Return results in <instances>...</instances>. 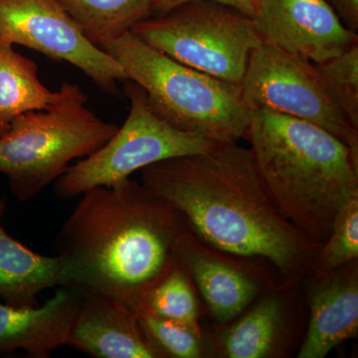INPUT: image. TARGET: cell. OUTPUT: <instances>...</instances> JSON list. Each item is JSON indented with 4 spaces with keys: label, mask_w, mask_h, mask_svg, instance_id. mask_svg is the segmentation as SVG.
<instances>
[{
    "label": "cell",
    "mask_w": 358,
    "mask_h": 358,
    "mask_svg": "<svg viewBox=\"0 0 358 358\" xmlns=\"http://www.w3.org/2000/svg\"><path fill=\"white\" fill-rule=\"evenodd\" d=\"M143 185L182 215L213 248L271 266L287 289L310 274L322 245L282 215L264 185L250 148L220 143L201 154L141 169Z\"/></svg>",
    "instance_id": "6da1fadb"
},
{
    "label": "cell",
    "mask_w": 358,
    "mask_h": 358,
    "mask_svg": "<svg viewBox=\"0 0 358 358\" xmlns=\"http://www.w3.org/2000/svg\"><path fill=\"white\" fill-rule=\"evenodd\" d=\"M82 195L56 241L66 286L109 296L138 315L150 289L176 265L185 219L131 178Z\"/></svg>",
    "instance_id": "7a4b0ae2"
},
{
    "label": "cell",
    "mask_w": 358,
    "mask_h": 358,
    "mask_svg": "<svg viewBox=\"0 0 358 358\" xmlns=\"http://www.w3.org/2000/svg\"><path fill=\"white\" fill-rule=\"evenodd\" d=\"M244 138L278 210L322 246L358 196V155L317 124L265 109L251 110Z\"/></svg>",
    "instance_id": "3957f363"
},
{
    "label": "cell",
    "mask_w": 358,
    "mask_h": 358,
    "mask_svg": "<svg viewBox=\"0 0 358 358\" xmlns=\"http://www.w3.org/2000/svg\"><path fill=\"white\" fill-rule=\"evenodd\" d=\"M99 48L122 66L129 81L145 90L150 107L176 128L217 143L245 138L251 110L239 84L181 64L131 32Z\"/></svg>",
    "instance_id": "277c9868"
},
{
    "label": "cell",
    "mask_w": 358,
    "mask_h": 358,
    "mask_svg": "<svg viewBox=\"0 0 358 358\" xmlns=\"http://www.w3.org/2000/svg\"><path fill=\"white\" fill-rule=\"evenodd\" d=\"M58 92L50 108L18 115L0 136V173L20 201L36 196L70 162L89 157L117 131L87 107L88 96L78 85L65 82Z\"/></svg>",
    "instance_id": "5b68a950"
},
{
    "label": "cell",
    "mask_w": 358,
    "mask_h": 358,
    "mask_svg": "<svg viewBox=\"0 0 358 358\" xmlns=\"http://www.w3.org/2000/svg\"><path fill=\"white\" fill-rule=\"evenodd\" d=\"M129 32L181 64L239 85L252 52L262 44L253 18L211 0L181 4Z\"/></svg>",
    "instance_id": "8992f818"
},
{
    "label": "cell",
    "mask_w": 358,
    "mask_h": 358,
    "mask_svg": "<svg viewBox=\"0 0 358 358\" xmlns=\"http://www.w3.org/2000/svg\"><path fill=\"white\" fill-rule=\"evenodd\" d=\"M124 85L131 103L128 117L103 147L68 167L55 181L58 199H74L99 186L110 187L150 164L220 145L176 128L150 107L140 85L129 80Z\"/></svg>",
    "instance_id": "52a82bcc"
},
{
    "label": "cell",
    "mask_w": 358,
    "mask_h": 358,
    "mask_svg": "<svg viewBox=\"0 0 358 358\" xmlns=\"http://www.w3.org/2000/svg\"><path fill=\"white\" fill-rule=\"evenodd\" d=\"M250 110L265 109L317 124L358 155L352 128L310 61L262 43L252 52L242 80Z\"/></svg>",
    "instance_id": "ba28073f"
},
{
    "label": "cell",
    "mask_w": 358,
    "mask_h": 358,
    "mask_svg": "<svg viewBox=\"0 0 358 358\" xmlns=\"http://www.w3.org/2000/svg\"><path fill=\"white\" fill-rule=\"evenodd\" d=\"M0 42L69 63L110 95L128 81L122 66L90 41L57 0H0Z\"/></svg>",
    "instance_id": "9c48e42d"
},
{
    "label": "cell",
    "mask_w": 358,
    "mask_h": 358,
    "mask_svg": "<svg viewBox=\"0 0 358 358\" xmlns=\"http://www.w3.org/2000/svg\"><path fill=\"white\" fill-rule=\"evenodd\" d=\"M174 257L220 324L236 319L264 294L289 291L272 268L213 248L188 228L176 242Z\"/></svg>",
    "instance_id": "30bf717a"
},
{
    "label": "cell",
    "mask_w": 358,
    "mask_h": 358,
    "mask_svg": "<svg viewBox=\"0 0 358 358\" xmlns=\"http://www.w3.org/2000/svg\"><path fill=\"white\" fill-rule=\"evenodd\" d=\"M254 25L262 43L313 63L341 55L358 44L324 0H258Z\"/></svg>",
    "instance_id": "8fae6325"
},
{
    "label": "cell",
    "mask_w": 358,
    "mask_h": 358,
    "mask_svg": "<svg viewBox=\"0 0 358 358\" xmlns=\"http://www.w3.org/2000/svg\"><path fill=\"white\" fill-rule=\"evenodd\" d=\"M66 345L95 358H159L134 310L91 292H82Z\"/></svg>",
    "instance_id": "7c38bea8"
},
{
    "label": "cell",
    "mask_w": 358,
    "mask_h": 358,
    "mask_svg": "<svg viewBox=\"0 0 358 358\" xmlns=\"http://www.w3.org/2000/svg\"><path fill=\"white\" fill-rule=\"evenodd\" d=\"M313 278L310 320L299 358H324L336 346L358 336L357 260Z\"/></svg>",
    "instance_id": "4fadbf2b"
},
{
    "label": "cell",
    "mask_w": 358,
    "mask_h": 358,
    "mask_svg": "<svg viewBox=\"0 0 358 358\" xmlns=\"http://www.w3.org/2000/svg\"><path fill=\"white\" fill-rule=\"evenodd\" d=\"M82 292L60 286L42 306L15 307L0 301V355L23 350L29 357L48 358L67 343Z\"/></svg>",
    "instance_id": "5bb4252c"
},
{
    "label": "cell",
    "mask_w": 358,
    "mask_h": 358,
    "mask_svg": "<svg viewBox=\"0 0 358 358\" xmlns=\"http://www.w3.org/2000/svg\"><path fill=\"white\" fill-rule=\"evenodd\" d=\"M285 292L288 291L264 294L251 310L219 334L210 346L212 352L227 358L285 357L289 331Z\"/></svg>",
    "instance_id": "9a60e30c"
},
{
    "label": "cell",
    "mask_w": 358,
    "mask_h": 358,
    "mask_svg": "<svg viewBox=\"0 0 358 358\" xmlns=\"http://www.w3.org/2000/svg\"><path fill=\"white\" fill-rule=\"evenodd\" d=\"M6 209V199H0V301L15 307L38 306L41 292L66 286L64 266L58 255H40L11 237L1 224Z\"/></svg>",
    "instance_id": "2e32d148"
},
{
    "label": "cell",
    "mask_w": 358,
    "mask_h": 358,
    "mask_svg": "<svg viewBox=\"0 0 358 358\" xmlns=\"http://www.w3.org/2000/svg\"><path fill=\"white\" fill-rule=\"evenodd\" d=\"M59 92H52L38 77V68L14 49L0 42V136L18 115L46 110L56 102Z\"/></svg>",
    "instance_id": "e0dca14e"
},
{
    "label": "cell",
    "mask_w": 358,
    "mask_h": 358,
    "mask_svg": "<svg viewBox=\"0 0 358 358\" xmlns=\"http://www.w3.org/2000/svg\"><path fill=\"white\" fill-rule=\"evenodd\" d=\"M96 46L131 31L152 17L155 0H57Z\"/></svg>",
    "instance_id": "ac0fdd59"
},
{
    "label": "cell",
    "mask_w": 358,
    "mask_h": 358,
    "mask_svg": "<svg viewBox=\"0 0 358 358\" xmlns=\"http://www.w3.org/2000/svg\"><path fill=\"white\" fill-rule=\"evenodd\" d=\"M141 313L176 320L201 331L194 284L178 263L150 289Z\"/></svg>",
    "instance_id": "d6986e66"
},
{
    "label": "cell",
    "mask_w": 358,
    "mask_h": 358,
    "mask_svg": "<svg viewBox=\"0 0 358 358\" xmlns=\"http://www.w3.org/2000/svg\"><path fill=\"white\" fill-rule=\"evenodd\" d=\"M138 317L141 331L159 358L205 357L207 348L202 331L150 313H141Z\"/></svg>",
    "instance_id": "ffe728a7"
},
{
    "label": "cell",
    "mask_w": 358,
    "mask_h": 358,
    "mask_svg": "<svg viewBox=\"0 0 358 358\" xmlns=\"http://www.w3.org/2000/svg\"><path fill=\"white\" fill-rule=\"evenodd\" d=\"M358 258V196L343 207L333 229L313 260L310 274L333 272Z\"/></svg>",
    "instance_id": "44dd1931"
},
{
    "label": "cell",
    "mask_w": 358,
    "mask_h": 358,
    "mask_svg": "<svg viewBox=\"0 0 358 358\" xmlns=\"http://www.w3.org/2000/svg\"><path fill=\"white\" fill-rule=\"evenodd\" d=\"M313 64L348 122L358 131V44Z\"/></svg>",
    "instance_id": "7402d4cb"
},
{
    "label": "cell",
    "mask_w": 358,
    "mask_h": 358,
    "mask_svg": "<svg viewBox=\"0 0 358 358\" xmlns=\"http://www.w3.org/2000/svg\"><path fill=\"white\" fill-rule=\"evenodd\" d=\"M192 1H199V0H155L152 4V16L164 15L181 4ZM211 1L234 7L251 18L255 17L258 10V0H211Z\"/></svg>",
    "instance_id": "603a6c76"
},
{
    "label": "cell",
    "mask_w": 358,
    "mask_h": 358,
    "mask_svg": "<svg viewBox=\"0 0 358 358\" xmlns=\"http://www.w3.org/2000/svg\"><path fill=\"white\" fill-rule=\"evenodd\" d=\"M350 31L358 30V0H324Z\"/></svg>",
    "instance_id": "cb8c5ba5"
}]
</instances>
